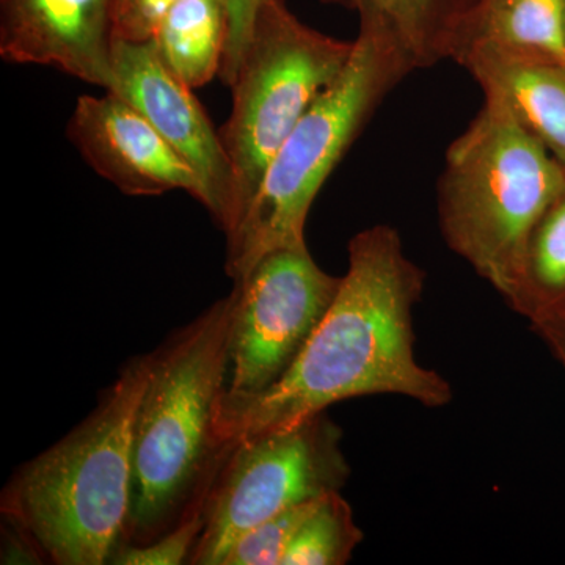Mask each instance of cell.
<instances>
[{
    "label": "cell",
    "instance_id": "obj_1",
    "mask_svg": "<svg viewBox=\"0 0 565 565\" xmlns=\"http://www.w3.org/2000/svg\"><path fill=\"white\" fill-rule=\"evenodd\" d=\"M337 297L291 371L217 419L225 444L292 426L352 397L401 394L430 408L451 401L448 382L416 362L414 310L426 277L405 255L399 233L371 226L352 237Z\"/></svg>",
    "mask_w": 565,
    "mask_h": 565
},
{
    "label": "cell",
    "instance_id": "obj_2",
    "mask_svg": "<svg viewBox=\"0 0 565 565\" xmlns=\"http://www.w3.org/2000/svg\"><path fill=\"white\" fill-rule=\"evenodd\" d=\"M233 291L148 353L132 430L131 508L125 542L147 545L204 508L233 445L217 433Z\"/></svg>",
    "mask_w": 565,
    "mask_h": 565
},
{
    "label": "cell",
    "instance_id": "obj_3",
    "mask_svg": "<svg viewBox=\"0 0 565 565\" xmlns=\"http://www.w3.org/2000/svg\"><path fill=\"white\" fill-rule=\"evenodd\" d=\"M147 377L148 353L128 360L95 411L3 487L0 514L31 531L47 563L109 564L125 542L134 422Z\"/></svg>",
    "mask_w": 565,
    "mask_h": 565
},
{
    "label": "cell",
    "instance_id": "obj_4",
    "mask_svg": "<svg viewBox=\"0 0 565 565\" xmlns=\"http://www.w3.org/2000/svg\"><path fill=\"white\" fill-rule=\"evenodd\" d=\"M565 196V170L500 96L484 104L445 156L438 222L445 243L512 310L522 297L531 237Z\"/></svg>",
    "mask_w": 565,
    "mask_h": 565
},
{
    "label": "cell",
    "instance_id": "obj_5",
    "mask_svg": "<svg viewBox=\"0 0 565 565\" xmlns=\"http://www.w3.org/2000/svg\"><path fill=\"white\" fill-rule=\"evenodd\" d=\"M359 18L343 73L305 111L270 162L243 222L226 237L225 270L233 281L267 253L307 245L305 225L322 185L386 96L415 71L382 22Z\"/></svg>",
    "mask_w": 565,
    "mask_h": 565
},
{
    "label": "cell",
    "instance_id": "obj_6",
    "mask_svg": "<svg viewBox=\"0 0 565 565\" xmlns=\"http://www.w3.org/2000/svg\"><path fill=\"white\" fill-rule=\"evenodd\" d=\"M353 41L303 24L285 0H263L221 129L233 169V226L241 225L270 162L319 95L343 73Z\"/></svg>",
    "mask_w": 565,
    "mask_h": 565
},
{
    "label": "cell",
    "instance_id": "obj_7",
    "mask_svg": "<svg viewBox=\"0 0 565 565\" xmlns=\"http://www.w3.org/2000/svg\"><path fill=\"white\" fill-rule=\"evenodd\" d=\"M341 429L322 412L230 449L204 501L192 565H222L252 527L323 494L341 492L351 468Z\"/></svg>",
    "mask_w": 565,
    "mask_h": 565
},
{
    "label": "cell",
    "instance_id": "obj_8",
    "mask_svg": "<svg viewBox=\"0 0 565 565\" xmlns=\"http://www.w3.org/2000/svg\"><path fill=\"white\" fill-rule=\"evenodd\" d=\"M233 282L228 362L217 419L280 384L333 303L341 277L322 270L303 245L267 253Z\"/></svg>",
    "mask_w": 565,
    "mask_h": 565
},
{
    "label": "cell",
    "instance_id": "obj_9",
    "mask_svg": "<svg viewBox=\"0 0 565 565\" xmlns=\"http://www.w3.org/2000/svg\"><path fill=\"white\" fill-rule=\"evenodd\" d=\"M184 82L167 68L154 44L114 41L109 92L136 107L191 166L200 181L199 202L223 233L233 226V169L221 131Z\"/></svg>",
    "mask_w": 565,
    "mask_h": 565
},
{
    "label": "cell",
    "instance_id": "obj_10",
    "mask_svg": "<svg viewBox=\"0 0 565 565\" xmlns=\"http://www.w3.org/2000/svg\"><path fill=\"white\" fill-rule=\"evenodd\" d=\"M68 137L85 162L126 195L184 191L200 200L202 189L191 166L115 93L81 96L70 118Z\"/></svg>",
    "mask_w": 565,
    "mask_h": 565
},
{
    "label": "cell",
    "instance_id": "obj_11",
    "mask_svg": "<svg viewBox=\"0 0 565 565\" xmlns=\"http://www.w3.org/2000/svg\"><path fill=\"white\" fill-rule=\"evenodd\" d=\"M0 55L102 87L114 84L111 0H0Z\"/></svg>",
    "mask_w": 565,
    "mask_h": 565
},
{
    "label": "cell",
    "instance_id": "obj_12",
    "mask_svg": "<svg viewBox=\"0 0 565 565\" xmlns=\"http://www.w3.org/2000/svg\"><path fill=\"white\" fill-rule=\"evenodd\" d=\"M460 66L500 96L565 170V63L498 47H471Z\"/></svg>",
    "mask_w": 565,
    "mask_h": 565
},
{
    "label": "cell",
    "instance_id": "obj_13",
    "mask_svg": "<svg viewBox=\"0 0 565 565\" xmlns=\"http://www.w3.org/2000/svg\"><path fill=\"white\" fill-rule=\"evenodd\" d=\"M384 24L416 70L455 61L478 0H321Z\"/></svg>",
    "mask_w": 565,
    "mask_h": 565
},
{
    "label": "cell",
    "instance_id": "obj_14",
    "mask_svg": "<svg viewBox=\"0 0 565 565\" xmlns=\"http://www.w3.org/2000/svg\"><path fill=\"white\" fill-rule=\"evenodd\" d=\"M481 44L565 63L563 0H478L456 62Z\"/></svg>",
    "mask_w": 565,
    "mask_h": 565
},
{
    "label": "cell",
    "instance_id": "obj_15",
    "mask_svg": "<svg viewBox=\"0 0 565 565\" xmlns=\"http://www.w3.org/2000/svg\"><path fill=\"white\" fill-rule=\"evenodd\" d=\"M226 39V0H180L159 22L151 43L178 79L199 88L218 76Z\"/></svg>",
    "mask_w": 565,
    "mask_h": 565
},
{
    "label": "cell",
    "instance_id": "obj_16",
    "mask_svg": "<svg viewBox=\"0 0 565 565\" xmlns=\"http://www.w3.org/2000/svg\"><path fill=\"white\" fill-rule=\"evenodd\" d=\"M515 311L525 316L539 334L565 327V196L534 230Z\"/></svg>",
    "mask_w": 565,
    "mask_h": 565
},
{
    "label": "cell",
    "instance_id": "obj_17",
    "mask_svg": "<svg viewBox=\"0 0 565 565\" xmlns=\"http://www.w3.org/2000/svg\"><path fill=\"white\" fill-rule=\"evenodd\" d=\"M363 533L340 492L316 498L310 514L294 535L281 565H343L362 542Z\"/></svg>",
    "mask_w": 565,
    "mask_h": 565
},
{
    "label": "cell",
    "instance_id": "obj_18",
    "mask_svg": "<svg viewBox=\"0 0 565 565\" xmlns=\"http://www.w3.org/2000/svg\"><path fill=\"white\" fill-rule=\"evenodd\" d=\"M313 503L311 500L294 505L252 527L233 545L222 565H281L286 550Z\"/></svg>",
    "mask_w": 565,
    "mask_h": 565
},
{
    "label": "cell",
    "instance_id": "obj_19",
    "mask_svg": "<svg viewBox=\"0 0 565 565\" xmlns=\"http://www.w3.org/2000/svg\"><path fill=\"white\" fill-rule=\"evenodd\" d=\"M204 508L173 527L170 533L147 545H120L111 555V565H181L191 564L193 550L203 533Z\"/></svg>",
    "mask_w": 565,
    "mask_h": 565
},
{
    "label": "cell",
    "instance_id": "obj_20",
    "mask_svg": "<svg viewBox=\"0 0 565 565\" xmlns=\"http://www.w3.org/2000/svg\"><path fill=\"white\" fill-rule=\"evenodd\" d=\"M180 0H111L114 41L147 43Z\"/></svg>",
    "mask_w": 565,
    "mask_h": 565
},
{
    "label": "cell",
    "instance_id": "obj_21",
    "mask_svg": "<svg viewBox=\"0 0 565 565\" xmlns=\"http://www.w3.org/2000/svg\"><path fill=\"white\" fill-rule=\"evenodd\" d=\"M263 0H226L228 10V39L218 77L232 87L250 41L253 22Z\"/></svg>",
    "mask_w": 565,
    "mask_h": 565
},
{
    "label": "cell",
    "instance_id": "obj_22",
    "mask_svg": "<svg viewBox=\"0 0 565 565\" xmlns=\"http://www.w3.org/2000/svg\"><path fill=\"white\" fill-rule=\"evenodd\" d=\"M2 542H0V563L3 565L47 564V557L31 531L22 523L2 515Z\"/></svg>",
    "mask_w": 565,
    "mask_h": 565
},
{
    "label": "cell",
    "instance_id": "obj_23",
    "mask_svg": "<svg viewBox=\"0 0 565 565\" xmlns=\"http://www.w3.org/2000/svg\"><path fill=\"white\" fill-rule=\"evenodd\" d=\"M541 337L544 338L545 343L550 345L565 370V327L546 330V332L541 333Z\"/></svg>",
    "mask_w": 565,
    "mask_h": 565
},
{
    "label": "cell",
    "instance_id": "obj_24",
    "mask_svg": "<svg viewBox=\"0 0 565 565\" xmlns=\"http://www.w3.org/2000/svg\"><path fill=\"white\" fill-rule=\"evenodd\" d=\"M563 6H564V20H565V0H563Z\"/></svg>",
    "mask_w": 565,
    "mask_h": 565
}]
</instances>
